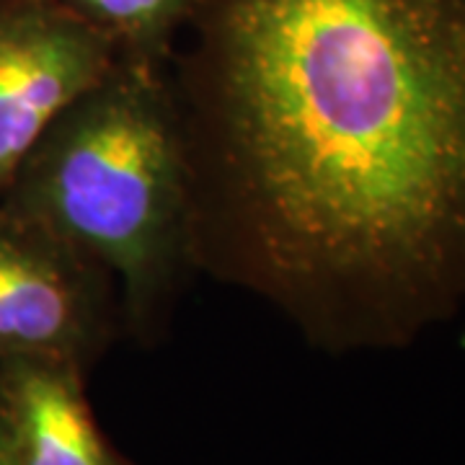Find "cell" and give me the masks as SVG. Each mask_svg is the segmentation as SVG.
<instances>
[{"label": "cell", "mask_w": 465, "mask_h": 465, "mask_svg": "<svg viewBox=\"0 0 465 465\" xmlns=\"http://www.w3.org/2000/svg\"><path fill=\"white\" fill-rule=\"evenodd\" d=\"M85 375L81 365L60 360L0 365V409L14 465H130L101 432Z\"/></svg>", "instance_id": "cell-5"}, {"label": "cell", "mask_w": 465, "mask_h": 465, "mask_svg": "<svg viewBox=\"0 0 465 465\" xmlns=\"http://www.w3.org/2000/svg\"><path fill=\"white\" fill-rule=\"evenodd\" d=\"M0 210L99 262L119 287L124 336L153 347L194 274L186 155L166 70L119 57L36 140Z\"/></svg>", "instance_id": "cell-2"}, {"label": "cell", "mask_w": 465, "mask_h": 465, "mask_svg": "<svg viewBox=\"0 0 465 465\" xmlns=\"http://www.w3.org/2000/svg\"><path fill=\"white\" fill-rule=\"evenodd\" d=\"M116 63L114 45L54 0H0V194L45 130Z\"/></svg>", "instance_id": "cell-4"}, {"label": "cell", "mask_w": 465, "mask_h": 465, "mask_svg": "<svg viewBox=\"0 0 465 465\" xmlns=\"http://www.w3.org/2000/svg\"><path fill=\"white\" fill-rule=\"evenodd\" d=\"M166 67L192 269L329 354L465 308V0H202Z\"/></svg>", "instance_id": "cell-1"}, {"label": "cell", "mask_w": 465, "mask_h": 465, "mask_svg": "<svg viewBox=\"0 0 465 465\" xmlns=\"http://www.w3.org/2000/svg\"><path fill=\"white\" fill-rule=\"evenodd\" d=\"M119 336L114 277L54 232L0 210V365L60 360L91 370Z\"/></svg>", "instance_id": "cell-3"}, {"label": "cell", "mask_w": 465, "mask_h": 465, "mask_svg": "<svg viewBox=\"0 0 465 465\" xmlns=\"http://www.w3.org/2000/svg\"><path fill=\"white\" fill-rule=\"evenodd\" d=\"M0 465H14V460H11V442H8V427H5L3 409H0Z\"/></svg>", "instance_id": "cell-7"}, {"label": "cell", "mask_w": 465, "mask_h": 465, "mask_svg": "<svg viewBox=\"0 0 465 465\" xmlns=\"http://www.w3.org/2000/svg\"><path fill=\"white\" fill-rule=\"evenodd\" d=\"M101 32L119 57L166 70L202 0H54Z\"/></svg>", "instance_id": "cell-6"}]
</instances>
